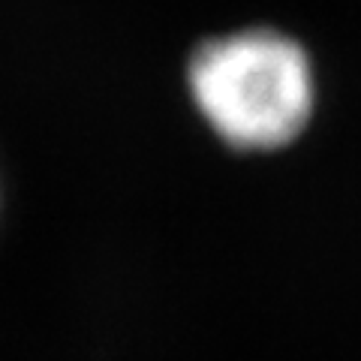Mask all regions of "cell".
Here are the masks:
<instances>
[{"mask_svg": "<svg viewBox=\"0 0 361 361\" xmlns=\"http://www.w3.org/2000/svg\"><path fill=\"white\" fill-rule=\"evenodd\" d=\"M187 78L199 115L238 151L283 148L313 115L316 87L307 51L271 27L202 42Z\"/></svg>", "mask_w": 361, "mask_h": 361, "instance_id": "1", "label": "cell"}]
</instances>
